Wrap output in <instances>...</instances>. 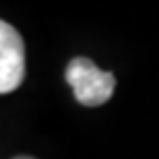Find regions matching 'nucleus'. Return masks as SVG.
<instances>
[{
  "instance_id": "nucleus-2",
  "label": "nucleus",
  "mask_w": 159,
  "mask_h": 159,
  "mask_svg": "<svg viewBox=\"0 0 159 159\" xmlns=\"http://www.w3.org/2000/svg\"><path fill=\"white\" fill-rule=\"evenodd\" d=\"M25 79V43L6 21L0 23V93H11Z\"/></svg>"
},
{
  "instance_id": "nucleus-3",
  "label": "nucleus",
  "mask_w": 159,
  "mask_h": 159,
  "mask_svg": "<svg viewBox=\"0 0 159 159\" xmlns=\"http://www.w3.org/2000/svg\"><path fill=\"white\" fill-rule=\"evenodd\" d=\"M17 159H33V157H17Z\"/></svg>"
},
{
  "instance_id": "nucleus-1",
  "label": "nucleus",
  "mask_w": 159,
  "mask_h": 159,
  "mask_svg": "<svg viewBox=\"0 0 159 159\" xmlns=\"http://www.w3.org/2000/svg\"><path fill=\"white\" fill-rule=\"evenodd\" d=\"M64 79L72 87L77 101L89 107H97L110 101L116 89V77L107 70H99L89 58L70 60L66 66Z\"/></svg>"
}]
</instances>
